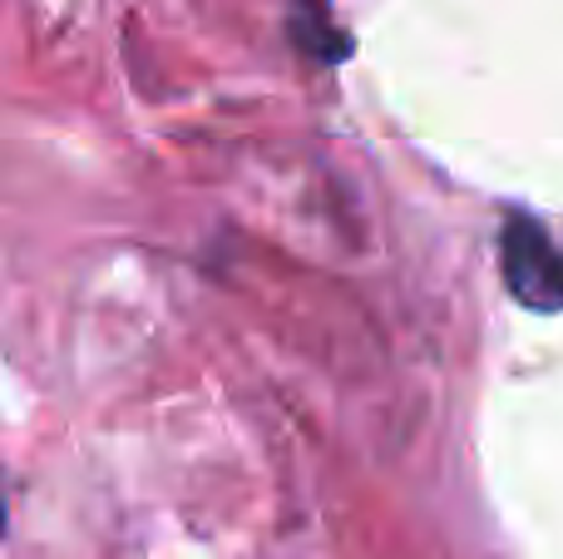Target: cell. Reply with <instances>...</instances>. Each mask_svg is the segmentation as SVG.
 <instances>
[{
	"mask_svg": "<svg viewBox=\"0 0 563 559\" xmlns=\"http://www.w3.org/2000/svg\"><path fill=\"white\" fill-rule=\"evenodd\" d=\"M291 35H297V45L317 50L321 59L346 55V45H341V35L331 30L327 6H321V0H297V15H291Z\"/></svg>",
	"mask_w": 563,
	"mask_h": 559,
	"instance_id": "7a4b0ae2",
	"label": "cell"
},
{
	"mask_svg": "<svg viewBox=\"0 0 563 559\" xmlns=\"http://www.w3.org/2000/svg\"><path fill=\"white\" fill-rule=\"evenodd\" d=\"M499 267H505L515 303H525L529 313L544 317L563 313V248L544 233V223L509 218L499 228Z\"/></svg>",
	"mask_w": 563,
	"mask_h": 559,
	"instance_id": "6da1fadb",
	"label": "cell"
},
{
	"mask_svg": "<svg viewBox=\"0 0 563 559\" xmlns=\"http://www.w3.org/2000/svg\"><path fill=\"white\" fill-rule=\"evenodd\" d=\"M0 535H5V495H0Z\"/></svg>",
	"mask_w": 563,
	"mask_h": 559,
	"instance_id": "3957f363",
	"label": "cell"
}]
</instances>
